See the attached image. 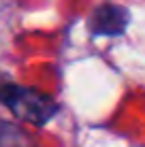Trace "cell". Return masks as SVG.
Listing matches in <instances>:
<instances>
[{
    "label": "cell",
    "instance_id": "obj_3",
    "mask_svg": "<svg viewBox=\"0 0 145 147\" xmlns=\"http://www.w3.org/2000/svg\"><path fill=\"white\" fill-rule=\"evenodd\" d=\"M0 147H28L24 143V136L11 126H2L0 130Z\"/></svg>",
    "mask_w": 145,
    "mask_h": 147
},
{
    "label": "cell",
    "instance_id": "obj_1",
    "mask_svg": "<svg viewBox=\"0 0 145 147\" xmlns=\"http://www.w3.org/2000/svg\"><path fill=\"white\" fill-rule=\"evenodd\" d=\"M0 100L17 115L19 119L43 126L58 111V105L47 94L19 85H0Z\"/></svg>",
    "mask_w": 145,
    "mask_h": 147
},
{
    "label": "cell",
    "instance_id": "obj_2",
    "mask_svg": "<svg viewBox=\"0 0 145 147\" xmlns=\"http://www.w3.org/2000/svg\"><path fill=\"white\" fill-rule=\"evenodd\" d=\"M128 26V11L117 4H103L92 17V32L96 36H117Z\"/></svg>",
    "mask_w": 145,
    "mask_h": 147
}]
</instances>
